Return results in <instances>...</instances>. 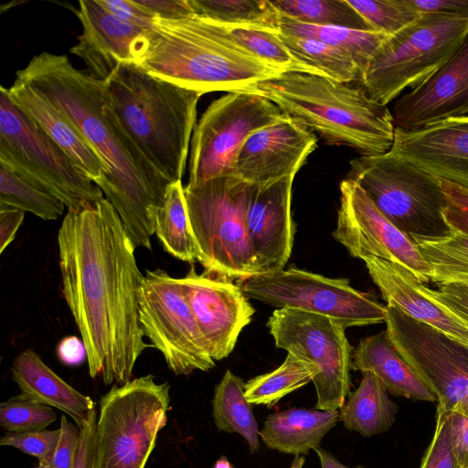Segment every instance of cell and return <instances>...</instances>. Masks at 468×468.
Returning a JSON list of instances; mask_svg holds the SVG:
<instances>
[{
	"instance_id": "55",
	"label": "cell",
	"mask_w": 468,
	"mask_h": 468,
	"mask_svg": "<svg viewBox=\"0 0 468 468\" xmlns=\"http://www.w3.org/2000/svg\"><path fill=\"white\" fill-rule=\"evenodd\" d=\"M305 462L304 456H295L292 462L291 468H303Z\"/></svg>"
},
{
	"instance_id": "4",
	"label": "cell",
	"mask_w": 468,
	"mask_h": 468,
	"mask_svg": "<svg viewBox=\"0 0 468 468\" xmlns=\"http://www.w3.org/2000/svg\"><path fill=\"white\" fill-rule=\"evenodd\" d=\"M240 92L267 98L283 113L302 120L326 144L347 146L360 155L386 154L393 145L391 112L362 88L322 75L283 72Z\"/></svg>"
},
{
	"instance_id": "34",
	"label": "cell",
	"mask_w": 468,
	"mask_h": 468,
	"mask_svg": "<svg viewBox=\"0 0 468 468\" xmlns=\"http://www.w3.org/2000/svg\"><path fill=\"white\" fill-rule=\"evenodd\" d=\"M279 36L293 56L324 76L344 83L356 81L361 84L363 73L346 51L315 39L288 35L280 30Z\"/></svg>"
},
{
	"instance_id": "30",
	"label": "cell",
	"mask_w": 468,
	"mask_h": 468,
	"mask_svg": "<svg viewBox=\"0 0 468 468\" xmlns=\"http://www.w3.org/2000/svg\"><path fill=\"white\" fill-rule=\"evenodd\" d=\"M154 230L166 252L190 264L197 261L198 250L189 222L182 181L167 186L155 218Z\"/></svg>"
},
{
	"instance_id": "56",
	"label": "cell",
	"mask_w": 468,
	"mask_h": 468,
	"mask_svg": "<svg viewBox=\"0 0 468 468\" xmlns=\"http://www.w3.org/2000/svg\"><path fill=\"white\" fill-rule=\"evenodd\" d=\"M37 468H55L51 462L38 463Z\"/></svg>"
},
{
	"instance_id": "12",
	"label": "cell",
	"mask_w": 468,
	"mask_h": 468,
	"mask_svg": "<svg viewBox=\"0 0 468 468\" xmlns=\"http://www.w3.org/2000/svg\"><path fill=\"white\" fill-rule=\"evenodd\" d=\"M266 325L277 347L316 368L315 409L339 410L351 388L353 353L346 329L326 316L292 309H276Z\"/></svg>"
},
{
	"instance_id": "17",
	"label": "cell",
	"mask_w": 468,
	"mask_h": 468,
	"mask_svg": "<svg viewBox=\"0 0 468 468\" xmlns=\"http://www.w3.org/2000/svg\"><path fill=\"white\" fill-rule=\"evenodd\" d=\"M180 282L210 356L227 357L254 314L249 298L231 280L198 274L194 266Z\"/></svg>"
},
{
	"instance_id": "35",
	"label": "cell",
	"mask_w": 468,
	"mask_h": 468,
	"mask_svg": "<svg viewBox=\"0 0 468 468\" xmlns=\"http://www.w3.org/2000/svg\"><path fill=\"white\" fill-rule=\"evenodd\" d=\"M224 27L230 37L242 48L282 72H303L324 76L293 56L282 41L279 30L276 28L257 26Z\"/></svg>"
},
{
	"instance_id": "18",
	"label": "cell",
	"mask_w": 468,
	"mask_h": 468,
	"mask_svg": "<svg viewBox=\"0 0 468 468\" xmlns=\"http://www.w3.org/2000/svg\"><path fill=\"white\" fill-rule=\"evenodd\" d=\"M316 134L300 119L284 116L252 133L239 150L233 175L251 186L295 176L317 148Z\"/></svg>"
},
{
	"instance_id": "53",
	"label": "cell",
	"mask_w": 468,
	"mask_h": 468,
	"mask_svg": "<svg viewBox=\"0 0 468 468\" xmlns=\"http://www.w3.org/2000/svg\"><path fill=\"white\" fill-rule=\"evenodd\" d=\"M314 451L319 458L321 468H365L362 465H357L356 467L346 466L341 463L331 452L320 447L314 449Z\"/></svg>"
},
{
	"instance_id": "32",
	"label": "cell",
	"mask_w": 468,
	"mask_h": 468,
	"mask_svg": "<svg viewBox=\"0 0 468 468\" xmlns=\"http://www.w3.org/2000/svg\"><path fill=\"white\" fill-rule=\"evenodd\" d=\"M413 241L431 269V281L468 286V233L452 229L441 238Z\"/></svg>"
},
{
	"instance_id": "5",
	"label": "cell",
	"mask_w": 468,
	"mask_h": 468,
	"mask_svg": "<svg viewBox=\"0 0 468 468\" xmlns=\"http://www.w3.org/2000/svg\"><path fill=\"white\" fill-rule=\"evenodd\" d=\"M121 124L147 161L170 183L182 181L200 92L123 63L104 81Z\"/></svg>"
},
{
	"instance_id": "43",
	"label": "cell",
	"mask_w": 468,
	"mask_h": 468,
	"mask_svg": "<svg viewBox=\"0 0 468 468\" xmlns=\"http://www.w3.org/2000/svg\"><path fill=\"white\" fill-rule=\"evenodd\" d=\"M446 198L444 218L451 229L468 233V188L440 178Z\"/></svg>"
},
{
	"instance_id": "9",
	"label": "cell",
	"mask_w": 468,
	"mask_h": 468,
	"mask_svg": "<svg viewBox=\"0 0 468 468\" xmlns=\"http://www.w3.org/2000/svg\"><path fill=\"white\" fill-rule=\"evenodd\" d=\"M468 33V16L420 15L387 37L370 58L361 88L387 105L408 87L416 88L454 52Z\"/></svg>"
},
{
	"instance_id": "19",
	"label": "cell",
	"mask_w": 468,
	"mask_h": 468,
	"mask_svg": "<svg viewBox=\"0 0 468 468\" xmlns=\"http://www.w3.org/2000/svg\"><path fill=\"white\" fill-rule=\"evenodd\" d=\"M391 113L404 131L468 114V33L432 75L396 101Z\"/></svg>"
},
{
	"instance_id": "26",
	"label": "cell",
	"mask_w": 468,
	"mask_h": 468,
	"mask_svg": "<svg viewBox=\"0 0 468 468\" xmlns=\"http://www.w3.org/2000/svg\"><path fill=\"white\" fill-rule=\"evenodd\" d=\"M352 369L374 374L395 397L437 401L436 396L395 348L386 330L359 342L352 354Z\"/></svg>"
},
{
	"instance_id": "3",
	"label": "cell",
	"mask_w": 468,
	"mask_h": 468,
	"mask_svg": "<svg viewBox=\"0 0 468 468\" xmlns=\"http://www.w3.org/2000/svg\"><path fill=\"white\" fill-rule=\"evenodd\" d=\"M134 63L202 94L240 92L283 73L238 44L223 25L197 16L154 19L138 42Z\"/></svg>"
},
{
	"instance_id": "14",
	"label": "cell",
	"mask_w": 468,
	"mask_h": 468,
	"mask_svg": "<svg viewBox=\"0 0 468 468\" xmlns=\"http://www.w3.org/2000/svg\"><path fill=\"white\" fill-rule=\"evenodd\" d=\"M139 319L144 336L174 374L209 371L216 366L180 279L161 269L146 271L140 290Z\"/></svg>"
},
{
	"instance_id": "7",
	"label": "cell",
	"mask_w": 468,
	"mask_h": 468,
	"mask_svg": "<svg viewBox=\"0 0 468 468\" xmlns=\"http://www.w3.org/2000/svg\"><path fill=\"white\" fill-rule=\"evenodd\" d=\"M346 179L356 183L378 210L413 239H436L451 232L440 178L388 151L349 162Z\"/></svg>"
},
{
	"instance_id": "11",
	"label": "cell",
	"mask_w": 468,
	"mask_h": 468,
	"mask_svg": "<svg viewBox=\"0 0 468 468\" xmlns=\"http://www.w3.org/2000/svg\"><path fill=\"white\" fill-rule=\"evenodd\" d=\"M248 298L277 309L326 316L345 329L385 322L387 310L373 295L352 287L346 279L290 267L239 281Z\"/></svg>"
},
{
	"instance_id": "52",
	"label": "cell",
	"mask_w": 468,
	"mask_h": 468,
	"mask_svg": "<svg viewBox=\"0 0 468 468\" xmlns=\"http://www.w3.org/2000/svg\"><path fill=\"white\" fill-rule=\"evenodd\" d=\"M57 353L59 360L68 366H76L87 356L82 339L77 336L64 337L58 345Z\"/></svg>"
},
{
	"instance_id": "39",
	"label": "cell",
	"mask_w": 468,
	"mask_h": 468,
	"mask_svg": "<svg viewBox=\"0 0 468 468\" xmlns=\"http://www.w3.org/2000/svg\"><path fill=\"white\" fill-rule=\"evenodd\" d=\"M373 31L391 36L415 21L420 15L405 0H347Z\"/></svg>"
},
{
	"instance_id": "22",
	"label": "cell",
	"mask_w": 468,
	"mask_h": 468,
	"mask_svg": "<svg viewBox=\"0 0 468 468\" xmlns=\"http://www.w3.org/2000/svg\"><path fill=\"white\" fill-rule=\"evenodd\" d=\"M82 33L70 52L80 58L90 74L105 81L119 65L134 63L136 48L148 28L125 23L98 0H80L76 11Z\"/></svg>"
},
{
	"instance_id": "24",
	"label": "cell",
	"mask_w": 468,
	"mask_h": 468,
	"mask_svg": "<svg viewBox=\"0 0 468 468\" xmlns=\"http://www.w3.org/2000/svg\"><path fill=\"white\" fill-rule=\"evenodd\" d=\"M8 93L13 101L99 186L105 169L69 121L44 95L17 77L8 88Z\"/></svg>"
},
{
	"instance_id": "49",
	"label": "cell",
	"mask_w": 468,
	"mask_h": 468,
	"mask_svg": "<svg viewBox=\"0 0 468 468\" xmlns=\"http://www.w3.org/2000/svg\"><path fill=\"white\" fill-rule=\"evenodd\" d=\"M155 19L175 20L195 16L190 0H137Z\"/></svg>"
},
{
	"instance_id": "25",
	"label": "cell",
	"mask_w": 468,
	"mask_h": 468,
	"mask_svg": "<svg viewBox=\"0 0 468 468\" xmlns=\"http://www.w3.org/2000/svg\"><path fill=\"white\" fill-rule=\"evenodd\" d=\"M11 371L22 395L65 412L80 430L95 409V403L89 396L65 382L31 349L16 357Z\"/></svg>"
},
{
	"instance_id": "16",
	"label": "cell",
	"mask_w": 468,
	"mask_h": 468,
	"mask_svg": "<svg viewBox=\"0 0 468 468\" xmlns=\"http://www.w3.org/2000/svg\"><path fill=\"white\" fill-rule=\"evenodd\" d=\"M340 192L332 235L351 256L387 260L406 268L422 283L431 281V269L413 239L393 225L356 183L345 178Z\"/></svg>"
},
{
	"instance_id": "45",
	"label": "cell",
	"mask_w": 468,
	"mask_h": 468,
	"mask_svg": "<svg viewBox=\"0 0 468 468\" xmlns=\"http://www.w3.org/2000/svg\"><path fill=\"white\" fill-rule=\"evenodd\" d=\"M100 5L118 19L144 28H150L154 16L137 0H98Z\"/></svg>"
},
{
	"instance_id": "54",
	"label": "cell",
	"mask_w": 468,
	"mask_h": 468,
	"mask_svg": "<svg viewBox=\"0 0 468 468\" xmlns=\"http://www.w3.org/2000/svg\"><path fill=\"white\" fill-rule=\"evenodd\" d=\"M212 468H235L226 456L219 457Z\"/></svg>"
},
{
	"instance_id": "50",
	"label": "cell",
	"mask_w": 468,
	"mask_h": 468,
	"mask_svg": "<svg viewBox=\"0 0 468 468\" xmlns=\"http://www.w3.org/2000/svg\"><path fill=\"white\" fill-rule=\"evenodd\" d=\"M417 14L468 16V0H405Z\"/></svg>"
},
{
	"instance_id": "13",
	"label": "cell",
	"mask_w": 468,
	"mask_h": 468,
	"mask_svg": "<svg viewBox=\"0 0 468 468\" xmlns=\"http://www.w3.org/2000/svg\"><path fill=\"white\" fill-rule=\"evenodd\" d=\"M283 116L275 103L253 93L229 92L213 101L193 131L187 185L234 176V163L246 140Z\"/></svg>"
},
{
	"instance_id": "41",
	"label": "cell",
	"mask_w": 468,
	"mask_h": 468,
	"mask_svg": "<svg viewBox=\"0 0 468 468\" xmlns=\"http://www.w3.org/2000/svg\"><path fill=\"white\" fill-rule=\"evenodd\" d=\"M60 437V429L6 432L0 440L1 446H10L36 457L39 463L51 462Z\"/></svg>"
},
{
	"instance_id": "21",
	"label": "cell",
	"mask_w": 468,
	"mask_h": 468,
	"mask_svg": "<svg viewBox=\"0 0 468 468\" xmlns=\"http://www.w3.org/2000/svg\"><path fill=\"white\" fill-rule=\"evenodd\" d=\"M389 151L439 178L468 188V115L415 131L396 128Z\"/></svg>"
},
{
	"instance_id": "15",
	"label": "cell",
	"mask_w": 468,
	"mask_h": 468,
	"mask_svg": "<svg viewBox=\"0 0 468 468\" xmlns=\"http://www.w3.org/2000/svg\"><path fill=\"white\" fill-rule=\"evenodd\" d=\"M386 332L437 398V407L468 416V346L387 303Z\"/></svg>"
},
{
	"instance_id": "42",
	"label": "cell",
	"mask_w": 468,
	"mask_h": 468,
	"mask_svg": "<svg viewBox=\"0 0 468 468\" xmlns=\"http://www.w3.org/2000/svg\"><path fill=\"white\" fill-rule=\"evenodd\" d=\"M420 468H460L452 447L448 412L439 407L434 434L422 456Z\"/></svg>"
},
{
	"instance_id": "6",
	"label": "cell",
	"mask_w": 468,
	"mask_h": 468,
	"mask_svg": "<svg viewBox=\"0 0 468 468\" xmlns=\"http://www.w3.org/2000/svg\"><path fill=\"white\" fill-rule=\"evenodd\" d=\"M250 188L235 176L184 186L197 261L204 272L231 281L259 274L246 225Z\"/></svg>"
},
{
	"instance_id": "51",
	"label": "cell",
	"mask_w": 468,
	"mask_h": 468,
	"mask_svg": "<svg viewBox=\"0 0 468 468\" xmlns=\"http://www.w3.org/2000/svg\"><path fill=\"white\" fill-rule=\"evenodd\" d=\"M24 217L21 209L0 206V253L14 240Z\"/></svg>"
},
{
	"instance_id": "23",
	"label": "cell",
	"mask_w": 468,
	"mask_h": 468,
	"mask_svg": "<svg viewBox=\"0 0 468 468\" xmlns=\"http://www.w3.org/2000/svg\"><path fill=\"white\" fill-rule=\"evenodd\" d=\"M387 303L468 346V327L406 268L375 256L362 259Z\"/></svg>"
},
{
	"instance_id": "27",
	"label": "cell",
	"mask_w": 468,
	"mask_h": 468,
	"mask_svg": "<svg viewBox=\"0 0 468 468\" xmlns=\"http://www.w3.org/2000/svg\"><path fill=\"white\" fill-rule=\"evenodd\" d=\"M339 420V410L291 408L270 414L260 437L270 450L294 456L307 455L320 446L324 435Z\"/></svg>"
},
{
	"instance_id": "10",
	"label": "cell",
	"mask_w": 468,
	"mask_h": 468,
	"mask_svg": "<svg viewBox=\"0 0 468 468\" xmlns=\"http://www.w3.org/2000/svg\"><path fill=\"white\" fill-rule=\"evenodd\" d=\"M170 385L153 375L113 385L100 400L95 431L97 468H145L167 422Z\"/></svg>"
},
{
	"instance_id": "38",
	"label": "cell",
	"mask_w": 468,
	"mask_h": 468,
	"mask_svg": "<svg viewBox=\"0 0 468 468\" xmlns=\"http://www.w3.org/2000/svg\"><path fill=\"white\" fill-rule=\"evenodd\" d=\"M0 206L28 211L44 220L62 216L64 203L54 195L35 186L0 164Z\"/></svg>"
},
{
	"instance_id": "20",
	"label": "cell",
	"mask_w": 468,
	"mask_h": 468,
	"mask_svg": "<svg viewBox=\"0 0 468 468\" xmlns=\"http://www.w3.org/2000/svg\"><path fill=\"white\" fill-rule=\"evenodd\" d=\"M294 176L265 186H251L246 225L259 274L284 269L292 253L295 224L291 213Z\"/></svg>"
},
{
	"instance_id": "47",
	"label": "cell",
	"mask_w": 468,
	"mask_h": 468,
	"mask_svg": "<svg viewBox=\"0 0 468 468\" xmlns=\"http://www.w3.org/2000/svg\"><path fill=\"white\" fill-rule=\"evenodd\" d=\"M447 412L454 456L460 468H468V416L456 410Z\"/></svg>"
},
{
	"instance_id": "1",
	"label": "cell",
	"mask_w": 468,
	"mask_h": 468,
	"mask_svg": "<svg viewBox=\"0 0 468 468\" xmlns=\"http://www.w3.org/2000/svg\"><path fill=\"white\" fill-rule=\"evenodd\" d=\"M62 292L84 343L91 378L123 385L146 348L139 319L144 279L112 204L68 211L58 233Z\"/></svg>"
},
{
	"instance_id": "46",
	"label": "cell",
	"mask_w": 468,
	"mask_h": 468,
	"mask_svg": "<svg viewBox=\"0 0 468 468\" xmlns=\"http://www.w3.org/2000/svg\"><path fill=\"white\" fill-rule=\"evenodd\" d=\"M96 409L90 413L85 425L80 430V441L73 468H97L95 431Z\"/></svg>"
},
{
	"instance_id": "31",
	"label": "cell",
	"mask_w": 468,
	"mask_h": 468,
	"mask_svg": "<svg viewBox=\"0 0 468 468\" xmlns=\"http://www.w3.org/2000/svg\"><path fill=\"white\" fill-rule=\"evenodd\" d=\"M278 29L288 35L315 39L346 51L354 58L363 76L373 54L388 37L373 30L304 24L281 14Z\"/></svg>"
},
{
	"instance_id": "36",
	"label": "cell",
	"mask_w": 468,
	"mask_h": 468,
	"mask_svg": "<svg viewBox=\"0 0 468 468\" xmlns=\"http://www.w3.org/2000/svg\"><path fill=\"white\" fill-rule=\"evenodd\" d=\"M271 4L279 14L301 23L372 30L347 0H274Z\"/></svg>"
},
{
	"instance_id": "48",
	"label": "cell",
	"mask_w": 468,
	"mask_h": 468,
	"mask_svg": "<svg viewBox=\"0 0 468 468\" xmlns=\"http://www.w3.org/2000/svg\"><path fill=\"white\" fill-rule=\"evenodd\" d=\"M434 296L468 327V286L462 284L439 285V290H432Z\"/></svg>"
},
{
	"instance_id": "40",
	"label": "cell",
	"mask_w": 468,
	"mask_h": 468,
	"mask_svg": "<svg viewBox=\"0 0 468 468\" xmlns=\"http://www.w3.org/2000/svg\"><path fill=\"white\" fill-rule=\"evenodd\" d=\"M57 420L51 407L20 394L0 404V426L7 432L45 430Z\"/></svg>"
},
{
	"instance_id": "28",
	"label": "cell",
	"mask_w": 468,
	"mask_h": 468,
	"mask_svg": "<svg viewBox=\"0 0 468 468\" xmlns=\"http://www.w3.org/2000/svg\"><path fill=\"white\" fill-rule=\"evenodd\" d=\"M338 410L339 420L346 429L372 437L390 429L399 410L383 383L374 374L367 372Z\"/></svg>"
},
{
	"instance_id": "37",
	"label": "cell",
	"mask_w": 468,
	"mask_h": 468,
	"mask_svg": "<svg viewBox=\"0 0 468 468\" xmlns=\"http://www.w3.org/2000/svg\"><path fill=\"white\" fill-rule=\"evenodd\" d=\"M197 16L224 26L278 29L279 13L268 0H190Z\"/></svg>"
},
{
	"instance_id": "33",
	"label": "cell",
	"mask_w": 468,
	"mask_h": 468,
	"mask_svg": "<svg viewBox=\"0 0 468 468\" xmlns=\"http://www.w3.org/2000/svg\"><path fill=\"white\" fill-rule=\"evenodd\" d=\"M316 375L314 367L288 353L279 367L245 383V397L252 405L271 408L286 395L313 382Z\"/></svg>"
},
{
	"instance_id": "44",
	"label": "cell",
	"mask_w": 468,
	"mask_h": 468,
	"mask_svg": "<svg viewBox=\"0 0 468 468\" xmlns=\"http://www.w3.org/2000/svg\"><path fill=\"white\" fill-rule=\"evenodd\" d=\"M60 437L51 460L55 468H73L80 441V429L66 416L60 420Z\"/></svg>"
},
{
	"instance_id": "8",
	"label": "cell",
	"mask_w": 468,
	"mask_h": 468,
	"mask_svg": "<svg viewBox=\"0 0 468 468\" xmlns=\"http://www.w3.org/2000/svg\"><path fill=\"white\" fill-rule=\"evenodd\" d=\"M0 164L59 198L68 211L95 207L104 197L71 157L0 87Z\"/></svg>"
},
{
	"instance_id": "2",
	"label": "cell",
	"mask_w": 468,
	"mask_h": 468,
	"mask_svg": "<svg viewBox=\"0 0 468 468\" xmlns=\"http://www.w3.org/2000/svg\"><path fill=\"white\" fill-rule=\"evenodd\" d=\"M78 130L105 175L99 187L134 248L151 250L155 218L171 184L144 156L115 114L104 81L65 55L41 52L16 71Z\"/></svg>"
},
{
	"instance_id": "29",
	"label": "cell",
	"mask_w": 468,
	"mask_h": 468,
	"mask_svg": "<svg viewBox=\"0 0 468 468\" xmlns=\"http://www.w3.org/2000/svg\"><path fill=\"white\" fill-rule=\"evenodd\" d=\"M244 386L242 378L227 370L215 387L212 416L218 430L240 434L254 453L260 448V430L252 404L245 397Z\"/></svg>"
}]
</instances>
